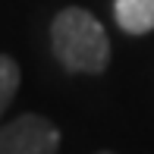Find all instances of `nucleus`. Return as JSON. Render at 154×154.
<instances>
[{
	"mask_svg": "<svg viewBox=\"0 0 154 154\" xmlns=\"http://www.w3.org/2000/svg\"><path fill=\"white\" fill-rule=\"evenodd\" d=\"M54 54L69 72H104L110 63V38L101 19L82 6H66L51 22Z\"/></svg>",
	"mask_w": 154,
	"mask_h": 154,
	"instance_id": "nucleus-1",
	"label": "nucleus"
},
{
	"mask_svg": "<svg viewBox=\"0 0 154 154\" xmlns=\"http://www.w3.org/2000/svg\"><path fill=\"white\" fill-rule=\"evenodd\" d=\"M60 129L41 113H22L0 129V154H57Z\"/></svg>",
	"mask_w": 154,
	"mask_h": 154,
	"instance_id": "nucleus-2",
	"label": "nucleus"
},
{
	"mask_svg": "<svg viewBox=\"0 0 154 154\" xmlns=\"http://www.w3.org/2000/svg\"><path fill=\"white\" fill-rule=\"evenodd\" d=\"M116 25L126 35L154 32V0H113Z\"/></svg>",
	"mask_w": 154,
	"mask_h": 154,
	"instance_id": "nucleus-3",
	"label": "nucleus"
},
{
	"mask_svg": "<svg viewBox=\"0 0 154 154\" xmlns=\"http://www.w3.org/2000/svg\"><path fill=\"white\" fill-rule=\"evenodd\" d=\"M19 79H22V72H19V63L13 57H6V54H0V116L6 113V107L13 104V97L19 91Z\"/></svg>",
	"mask_w": 154,
	"mask_h": 154,
	"instance_id": "nucleus-4",
	"label": "nucleus"
},
{
	"mask_svg": "<svg viewBox=\"0 0 154 154\" xmlns=\"http://www.w3.org/2000/svg\"><path fill=\"white\" fill-rule=\"evenodd\" d=\"M101 154H110V151H101Z\"/></svg>",
	"mask_w": 154,
	"mask_h": 154,
	"instance_id": "nucleus-5",
	"label": "nucleus"
}]
</instances>
